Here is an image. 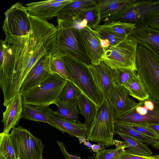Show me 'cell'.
<instances>
[{
	"mask_svg": "<svg viewBox=\"0 0 159 159\" xmlns=\"http://www.w3.org/2000/svg\"><path fill=\"white\" fill-rule=\"evenodd\" d=\"M119 159H159V154L150 156H142L124 152Z\"/></svg>",
	"mask_w": 159,
	"mask_h": 159,
	"instance_id": "cell-38",
	"label": "cell"
},
{
	"mask_svg": "<svg viewBox=\"0 0 159 159\" xmlns=\"http://www.w3.org/2000/svg\"><path fill=\"white\" fill-rule=\"evenodd\" d=\"M114 120V123L159 125V101L150 98L139 101L135 107Z\"/></svg>",
	"mask_w": 159,
	"mask_h": 159,
	"instance_id": "cell-10",
	"label": "cell"
},
{
	"mask_svg": "<svg viewBox=\"0 0 159 159\" xmlns=\"http://www.w3.org/2000/svg\"><path fill=\"white\" fill-rule=\"evenodd\" d=\"M73 0H51L34 2L25 4L29 16L47 21L56 16L57 12Z\"/></svg>",
	"mask_w": 159,
	"mask_h": 159,
	"instance_id": "cell-16",
	"label": "cell"
},
{
	"mask_svg": "<svg viewBox=\"0 0 159 159\" xmlns=\"http://www.w3.org/2000/svg\"><path fill=\"white\" fill-rule=\"evenodd\" d=\"M116 148L113 149H105L96 152L93 159H119L124 152L125 148H127L126 143L114 139Z\"/></svg>",
	"mask_w": 159,
	"mask_h": 159,
	"instance_id": "cell-31",
	"label": "cell"
},
{
	"mask_svg": "<svg viewBox=\"0 0 159 159\" xmlns=\"http://www.w3.org/2000/svg\"><path fill=\"white\" fill-rule=\"evenodd\" d=\"M48 119L50 125L63 133L78 138L87 137L89 127L85 123H76L55 114L49 115Z\"/></svg>",
	"mask_w": 159,
	"mask_h": 159,
	"instance_id": "cell-19",
	"label": "cell"
},
{
	"mask_svg": "<svg viewBox=\"0 0 159 159\" xmlns=\"http://www.w3.org/2000/svg\"><path fill=\"white\" fill-rule=\"evenodd\" d=\"M128 38L152 52L159 58V30L149 26L143 28H134Z\"/></svg>",
	"mask_w": 159,
	"mask_h": 159,
	"instance_id": "cell-18",
	"label": "cell"
},
{
	"mask_svg": "<svg viewBox=\"0 0 159 159\" xmlns=\"http://www.w3.org/2000/svg\"><path fill=\"white\" fill-rule=\"evenodd\" d=\"M152 146L153 148L157 150H159V141H158L156 143Z\"/></svg>",
	"mask_w": 159,
	"mask_h": 159,
	"instance_id": "cell-44",
	"label": "cell"
},
{
	"mask_svg": "<svg viewBox=\"0 0 159 159\" xmlns=\"http://www.w3.org/2000/svg\"><path fill=\"white\" fill-rule=\"evenodd\" d=\"M101 37L100 41L101 45L104 52L109 48L110 46V43L108 40L102 38L101 36Z\"/></svg>",
	"mask_w": 159,
	"mask_h": 159,
	"instance_id": "cell-42",
	"label": "cell"
},
{
	"mask_svg": "<svg viewBox=\"0 0 159 159\" xmlns=\"http://www.w3.org/2000/svg\"><path fill=\"white\" fill-rule=\"evenodd\" d=\"M108 100L114 118L130 110L138 103L130 97L129 91L123 86L115 85Z\"/></svg>",
	"mask_w": 159,
	"mask_h": 159,
	"instance_id": "cell-17",
	"label": "cell"
},
{
	"mask_svg": "<svg viewBox=\"0 0 159 159\" xmlns=\"http://www.w3.org/2000/svg\"><path fill=\"white\" fill-rule=\"evenodd\" d=\"M97 2V1L93 0H73L59 10L56 16L57 19L74 20L82 11L93 6Z\"/></svg>",
	"mask_w": 159,
	"mask_h": 159,
	"instance_id": "cell-21",
	"label": "cell"
},
{
	"mask_svg": "<svg viewBox=\"0 0 159 159\" xmlns=\"http://www.w3.org/2000/svg\"><path fill=\"white\" fill-rule=\"evenodd\" d=\"M98 144H94L92 145L91 148L92 150L94 152H97L99 151L105 150V146L104 143L101 142H98Z\"/></svg>",
	"mask_w": 159,
	"mask_h": 159,
	"instance_id": "cell-40",
	"label": "cell"
},
{
	"mask_svg": "<svg viewBox=\"0 0 159 159\" xmlns=\"http://www.w3.org/2000/svg\"><path fill=\"white\" fill-rule=\"evenodd\" d=\"M0 159H6L2 155L0 154Z\"/></svg>",
	"mask_w": 159,
	"mask_h": 159,
	"instance_id": "cell-46",
	"label": "cell"
},
{
	"mask_svg": "<svg viewBox=\"0 0 159 159\" xmlns=\"http://www.w3.org/2000/svg\"><path fill=\"white\" fill-rule=\"evenodd\" d=\"M95 30L99 33L102 38L108 40L111 46H116L126 39H124L110 32L98 28L96 29Z\"/></svg>",
	"mask_w": 159,
	"mask_h": 159,
	"instance_id": "cell-36",
	"label": "cell"
},
{
	"mask_svg": "<svg viewBox=\"0 0 159 159\" xmlns=\"http://www.w3.org/2000/svg\"><path fill=\"white\" fill-rule=\"evenodd\" d=\"M56 105L57 109L55 114L76 123H81L79 120L78 114L80 112L77 100L65 102L58 100Z\"/></svg>",
	"mask_w": 159,
	"mask_h": 159,
	"instance_id": "cell-26",
	"label": "cell"
},
{
	"mask_svg": "<svg viewBox=\"0 0 159 159\" xmlns=\"http://www.w3.org/2000/svg\"><path fill=\"white\" fill-rule=\"evenodd\" d=\"M0 87L4 98L8 92L14 68V58L11 45L4 40L0 42Z\"/></svg>",
	"mask_w": 159,
	"mask_h": 159,
	"instance_id": "cell-14",
	"label": "cell"
},
{
	"mask_svg": "<svg viewBox=\"0 0 159 159\" xmlns=\"http://www.w3.org/2000/svg\"><path fill=\"white\" fill-rule=\"evenodd\" d=\"M87 66L104 99L108 100L115 85L114 70L103 61L97 65H87Z\"/></svg>",
	"mask_w": 159,
	"mask_h": 159,
	"instance_id": "cell-13",
	"label": "cell"
},
{
	"mask_svg": "<svg viewBox=\"0 0 159 159\" xmlns=\"http://www.w3.org/2000/svg\"><path fill=\"white\" fill-rule=\"evenodd\" d=\"M51 55H46L43 56L34 65L22 83L18 94L21 96L25 94L52 74L49 65Z\"/></svg>",
	"mask_w": 159,
	"mask_h": 159,
	"instance_id": "cell-12",
	"label": "cell"
},
{
	"mask_svg": "<svg viewBox=\"0 0 159 159\" xmlns=\"http://www.w3.org/2000/svg\"><path fill=\"white\" fill-rule=\"evenodd\" d=\"M84 144L85 145L87 146V147L91 148L92 145L89 142H86V141L84 142Z\"/></svg>",
	"mask_w": 159,
	"mask_h": 159,
	"instance_id": "cell-45",
	"label": "cell"
},
{
	"mask_svg": "<svg viewBox=\"0 0 159 159\" xmlns=\"http://www.w3.org/2000/svg\"><path fill=\"white\" fill-rule=\"evenodd\" d=\"M137 73L150 98L159 101V58L152 52L138 45Z\"/></svg>",
	"mask_w": 159,
	"mask_h": 159,
	"instance_id": "cell-4",
	"label": "cell"
},
{
	"mask_svg": "<svg viewBox=\"0 0 159 159\" xmlns=\"http://www.w3.org/2000/svg\"><path fill=\"white\" fill-rule=\"evenodd\" d=\"M159 16V0H138L128 8L104 19L105 23L115 21L133 24L135 28L148 26L154 19Z\"/></svg>",
	"mask_w": 159,
	"mask_h": 159,
	"instance_id": "cell-5",
	"label": "cell"
},
{
	"mask_svg": "<svg viewBox=\"0 0 159 159\" xmlns=\"http://www.w3.org/2000/svg\"><path fill=\"white\" fill-rule=\"evenodd\" d=\"M61 55L71 82L94 103L97 109L104 99L89 69L88 64L70 56Z\"/></svg>",
	"mask_w": 159,
	"mask_h": 159,
	"instance_id": "cell-3",
	"label": "cell"
},
{
	"mask_svg": "<svg viewBox=\"0 0 159 159\" xmlns=\"http://www.w3.org/2000/svg\"><path fill=\"white\" fill-rule=\"evenodd\" d=\"M74 20L81 28L87 26L95 30L100 25L102 20L99 6L98 2L93 6L82 11Z\"/></svg>",
	"mask_w": 159,
	"mask_h": 159,
	"instance_id": "cell-24",
	"label": "cell"
},
{
	"mask_svg": "<svg viewBox=\"0 0 159 159\" xmlns=\"http://www.w3.org/2000/svg\"><path fill=\"white\" fill-rule=\"evenodd\" d=\"M81 93L82 92L74 84L68 81L61 91L59 100L65 102L75 101Z\"/></svg>",
	"mask_w": 159,
	"mask_h": 159,
	"instance_id": "cell-34",
	"label": "cell"
},
{
	"mask_svg": "<svg viewBox=\"0 0 159 159\" xmlns=\"http://www.w3.org/2000/svg\"><path fill=\"white\" fill-rule=\"evenodd\" d=\"M17 159H43L42 141L21 126L15 127L9 134Z\"/></svg>",
	"mask_w": 159,
	"mask_h": 159,
	"instance_id": "cell-9",
	"label": "cell"
},
{
	"mask_svg": "<svg viewBox=\"0 0 159 159\" xmlns=\"http://www.w3.org/2000/svg\"><path fill=\"white\" fill-rule=\"evenodd\" d=\"M31 29L23 37H6L11 47L14 68L10 86L4 98L9 103L18 94L21 85L29 71L40 58L56 52L57 29L47 21L29 15Z\"/></svg>",
	"mask_w": 159,
	"mask_h": 159,
	"instance_id": "cell-1",
	"label": "cell"
},
{
	"mask_svg": "<svg viewBox=\"0 0 159 159\" xmlns=\"http://www.w3.org/2000/svg\"><path fill=\"white\" fill-rule=\"evenodd\" d=\"M80 33L83 45L91 64H99L104 53L101 45L99 33L87 26L80 29Z\"/></svg>",
	"mask_w": 159,
	"mask_h": 159,
	"instance_id": "cell-15",
	"label": "cell"
},
{
	"mask_svg": "<svg viewBox=\"0 0 159 159\" xmlns=\"http://www.w3.org/2000/svg\"><path fill=\"white\" fill-rule=\"evenodd\" d=\"M137 0H97L102 20L116 15L128 8Z\"/></svg>",
	"mask_w": 159,
	"mask_h": 159,
	"instance_id": "cell-23",
	"label": "cell"
},
{
	"mask_svg": "<svg viewBox=\"0 0 159 159\" xmlns=\"http://www.w3.org/2000/svg\"><path fill=\"white\" fill-rule=\"evenodd\" d=\"M49 105H36L23 104L22 118L36 122H42L50 125L48 116L55 114Z\"/></svg>",
	"mask_w": 159,
	"mask_h": 159,
	"instance_id": "cell-22",
	"label": "cell"
},
{
	"mask_svg": "<svg viewBox=\"0 0 159 159\" xmlns=\"http://www.w3.org/2000/svg\"><path fill=\"white\" fill-rule=\"evenodd\" d=\"M67 81L56 74H50L39 85L22 96L23 104L56 105Z\"/></svg>",
	"mask_w": 159,
	"mask_h": 159,
	"instance_id": "cell-7",
	"label": "cell"
},
{
	"mask_svg": "<svg viewBox=\"0 0 159 159\" xmlns=\"http://www.w3.org/2000/svg\"><path fill=\"white\" fill-rule=\"evenodd\" d=\"M114 119L108 100L104 99L97 109L95 116L90 125L86 139L103 143L107 147L114 145Z\"/></svg>",
	"mask_w": 159,
	"mask_h": 159,
	"instance_id": "cell-6",
	"label": "cell"
},
{
	"mask_svg": "<svg viewBox=\"0 0 159 159\" xmlns=\"http://www.w3.org/2000/svg\"><path fill=\"white\" fill-rule=\"evenodd\" d=\"M126 124L138 132L158 140V137L156 134L144 125L133 123Z\"/></svg>",
	"mask_w": 159,
	"mask_h": 159,
	"instance_id": "cell-37",
	"label": "cell"
},
{
	"mask_svg": "<svg viewBox=\"0 0 159 159\" xmlns=\"http://www.w3.org/2000/svg\"><path fill=\"white\" fill-rule=\"evenodd\" d=\"M56 51L88 65L91 64L83 45L80 29L70 20L57 19Z\"/></svg>",
	"mask_w": 159,
	"mask_h": 159,
	"instance_id": "cell-2",
	"label": "cell"
},
{
	"mask_svg": "<svg viewBox=\"0 0 159 159\" xmlns=\"http://www.w3.org/2000/svg\"><path fill=\"white\" fill-rule=\"evenodd\" d=\"M4 15L2 29L6 37H23L29 34L31 29L29 15L25 7L21 3L14 4Z\"/></svg>",
	"mask_w": 159,
	"mask_h": 159,
	"instance_id": "cell-11",
	"label": "cell"
},
{
	"mask_svg": "<svg viewBox=\"0 0 159 159\" xmlns=\"http://www.w3.org/2000/svg\"><path fill=\"white\" fill-rule=\"evenodd\" d=\"M119 135L126 144L127 149L124 152L135 155L150 156L152 155L151 149L145 144L139 140L127 135L120 133Z\"/></svg>",
	"mask_w": 159,
	"mask_h": 159,
	"instance_id": "cell-25",
	"label": "cell"
},
{
	"mask_svg": "<svg viewBox=\"0 0 159 159\" xmlns=\"http://www.w3.org/2000/svg\"><path fill=\"white\" fill-rule=\"evenodd\" d=\"M152 130L157 135L159 141V125H144Z\"/></svg>",
	"mask_w": 159,
	"mask_h": 159,
	"instance_id": "cell-43",
	"label": "cell"
},
{
	"mask_svg": "<svg viewBox=\"0 0 159 159\" xmlns=\"http://www.w3.org/2000/svg\"><path fill=\"white\" fill-rule=\"evenodd\" d=\"M123 86L129 91L130 96L139 101H143L150 98L138 75Z\"/></svg>",
	"mask_w": 159,
	"mask_h": 159,
	"instance_id": "cell-30",
	"label": "cell"
},
{
	"mask_svg": "<svg viewBox=\"0 0 159 159\" xmlns=\"http://www.w3.org/2000/svg\"><path fill=\"white\" fill-rule=\"evenodd\" d=\"M49 65L52 74H56L62 78L71 81L61 56L59 53L56 52L51 54Z\"/></svg>",
	"mask_w": 159,
	"mask_h": 159,
	"instance_id": "cell-32",
	"label": "cell"
},
{
	"mask_svg": "<svg viewBox=\"0 0 159 159\" xmlns=\"http://www.w3.org/2000/svg\"><path fill=\"white\" fill-rule=\"evenodd\" d=\"M114 127L115 134L121 133L137 139L142 142L152 145L158 140L141 134L130 127L128 124L122 123H115Z\"/></svg>",
	"mask_w": 159,
	"mask_h": 159,
	"instance_id": "cell-29",
	"label": "cell"
},
{
	"mask_svg": "<svg viewBox=\"0 0 159 159\" xmlns=\"http://www.w3.org/2000/svg\"><path fill=\"white\" fill-rule=\"evenodd\" d=\"M77 102L80 114L84 117L85 123L89 127L95 116L97 109L94 103L82 93L78 98Z\"/></svg>",
	"mask_w": 159,
	"mask_h": 159,
	"instance_id": "cell-28",
	"label": "cell"
},
{
	"mask_svg": "<svg viewBox=\"0 0 159 159\" xmlns=\"http://www.w3.org/2000/svg\"><path fill=\"white\" fill-rule=\"evenodd\" d=\"M23 103L22 96L18 94L6 107L3 113L1 122L3 123V130L5 133H9L10 130L18 124L22 118Z\"/></svg>",
	"mask_w": 159,
	"mask_h": 159,
	"instance_id": "cell-20",
	"label": "cell"
},
{
	"mask_svg": "<svg viewBox=\"0 0 159 159\" xmlns=\"http://www.w3.org/2000/svg\"><path fill=\"white\" fill-rule=\"evenodd\" d=\"M137 75L136 71L128 69L114 70V79L115 85L123 86Z\"/></svg>",
	"mask_w": 159,
	"mask_h": 159,
	"instance_id": "cell-35",
	"label": "cell"
},
{
	"mask_svg": "<svg viewBox=\"0 0 159 159\" xmlns=\"http://www.w3.org/2000/svg\"><path fill=\"white\" fill-rule=\"evenodd\" d=\"M148 26L153 29L159 30V16L154 19L150 22Z\"/></svg>",
	"mask_w": 159,
	"mask_h": 159,
	"instance_id": "cell-41",
	"label": "cell"
},
{
	"mask_svg": "<svg viewBox=\"0 0 159 159\" xmlns=\"http://www.w3.org/2000/svg\"><path fill=\"white\" fill-rule=\"evenodd\" d=\"M0 154L6 159H17L9 133L0 134Z\"/></svg>",
	"mask_w": 159,
	"mask_h": 159,
	"instance_id": "cell-33",
	"label": "cell"
},
{
	"mask_svg": "<svg viewBox=\"0 0 159 159\" xmlns=\"http://www.w3.org/2000/svg\"><path fill=\"white\" fill-rule=\"evenodd\" d=\"M97 28L107 31L124 39L128 38L129 33L135 28L132 24L115 21L100 25Z\"/></svg>",
	"mask_w": 159,
	"mask_h": 159,
	"instance_id": "cell-27",
	"label": "cell"
},
{
	"mask_svg": "<svg viewBox=\"0 0 159 159\" xmlns=\"http://www.w3.org/2000/svg\"><path fill=\"white\" fill-rule=\"evenodd\" d=\"M57 143L59 147V149L62 153L66 159H82L78 156L72 155L69 153L66 150L65 144L64 143L57 141Z\"/></svg>",
	"mask_w": 159,
	"mask_h": 159,
	"instance_id": "cell-39",
	"label": "cell"
},
{
	"mask_svg": "<svg viewBox=\"0 0 159 159\" xmlns=\"http://www.w3.org/2000/svg\"><path fill=\"white\" fill-rule=\"evenodd\" d=\"M138 44L126 38L116 46H111L103 54L101 61L115 70L128 69L137 71L136 57Z\"/></svg>",
	"mask_w": 159,
	"mask_h": 159,
	"instance_id": "cell-8",
	"label": "cell"
}]
</instances>
